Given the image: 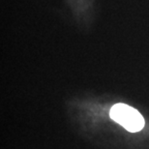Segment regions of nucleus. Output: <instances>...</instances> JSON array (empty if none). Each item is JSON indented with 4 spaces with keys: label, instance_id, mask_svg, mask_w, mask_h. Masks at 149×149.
Returning a JSON list of instances; mask_svg holds the SVG:
<instances>
[{
    "label": "nucleus",
    "instance_id": "obj_1",
    "mask_svg": "<svg viewBox=\"0 0 149 149\" xmlns=\"http://www.w3.org/2000/svg\"><path fill=\"white\" fill-rule=\"evenodd\" d=\"M109 115L129 132L136 133L144 127V119L136 109L126 104H116L111 108Z\"/></svg>",
    "mask_w": 149,
    "mask_h": 149
}]
</instances>
